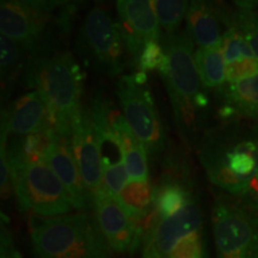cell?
<instances>
[{"label":"cell","instance_id":"20","mask_svg":"<svg viewBox=\"0 0 258 258\" xmlns=\"http://www.w3.org/2000/svg\"><path fill=\"white\" fill-rule=\"evenodd\" d=\"M201 83L205 88L215 89L226 80V60L221 46L201 47L195 54Z\"/></svg>","mask_w":258,"mask_h":258},{"label":"cell","instance_id":"27","mask_svg":"<svg viewBox=\"0 0 258 258\" xmlns=\"http://www.w3.org/2000/svg\"><path fill=\"white\" fill-rule=\"evenodd\" d=\"M0 59H2V74L3 77H8L10 74H15L17 66L21 60L22 46L16 43L5 36H0Z\"/></svg>","mask_w":258,"mask_h":258},{"label":"cell","instance_id":"5","mask_svg":"<svg viewBox=\"0 0 258 258\" xmlns=\"http://www.w3.org/2000/svg\"><path fill=\"white\" fill-rule=\"evenodd\" d=\"M14 192L21 209L40 217H57L71 212L72 201L47 161L28 164L12 173Z\"/></svg>","mask_w":258,"mask_h":258},{"label":"cell","instance_id":"26","mask_svg":"<svg viewBox=\"0 0 258 258\" xmlns=\"http://www.w3.org/2000/svg\"><path fill=\"white\" fill-rule=\"evenodd\" d=\"M166 62V54L164 48L160 46L159 42L148 41L145 44L143 53L139 59L138 67L140 71L147 72V71H159Z\"/></svg>","mask_w":258,"mask_h":258},{"label":"cell","instance_id":"18","mask_svg":"<svg viewBox=\"0 0 258 258\" xmlns=\"http://www.w3.org/2000/svg\"><path fill=\"white\" fill-rule=\"evenodd\" d=\"M192 186V182L161 175L154 196V209L159 219L170 218L182 211L195 198Z\"/></svg>","mask_w":258,"mask_h":258},{"label":"cell","instance_id":"23","mask_svg":"<svg viewBox=\"0 0 258 258\" xmlns=\"http://www.w3.org/2000/svg\"><path fill=\"white\" fill-rule=\"evenodd\" d=\"M222 53L227 63L241 60L244 57H254V54L251 47L247 43L246 38L232 21V24L227 28L225 34L222 35L221 41Z\"/></svg>","mask_w":258,"mask_h":258},{"label":"cell","instance_id":"3","mask_svg":"<svg viewBox=\"0 0 258 258\" xmlns=\"http://www.w3.org/2000/svg\"><path fill=\"white\" fill-rule=\"evenodd\" d=\"M166 62L159 71L165 82L179 129L188 134L196 125L199 111L205 110L208 98L201 90L194 41L185 32L167 34L163 44Z\"/></svg>","mask_w":258,"mask_h":258},{"label":"cell","instance_id":"6","mask_svg":"<svg viewBox=\"0 0 258 258\" xmlns=\"http://www.w3.org/2000/svg\"><path fill=\"white\" fill-rule=\"evenodd\" d=\"M212 222L218 258H258V218L243 203L218 200Z\"/></svg>","mask_w":258,"mask_h":258},{"label":"cell","instance_id":"30","mask_svg":"<svg viewBox=\"0 0 258 258\" xmlns=\"http://www.w3.org/2000/svg\"><path fill=\"white\" fill-rule=\"evenodd\" d=\"M243 205L258 218V175L251 180L246 192L241 196Z\"/></svg>","mask_w":258,"mask_h":258},{"label":"cell","instance_id":"7","mask_svg":"<svg viewBox=\"0 0 258 258\" xmlns=\"http://www.w3.org/2000/svg\"><path fill=\"white\" fill-rule=\"evenodd\" d=\"M117 96L128 121L147 154L157 157L165 150V132L152 93L146 84H139L133 74L123 76L117 84Z\"/></svg>","mask_w":258,"mask_h":258},{"label":"cell","instance_id":"10","mask_svg":"<svg viewBox=\"0 0 258 258\" xmlns=\"http://www.w3.org/2000/svg\"><path fill=\"white\" fill-rule=\"evenodd\" d=\"M49 15L22 0H2L0 32L23 48L34 47L46 30Z\"/></svg>","mask_w":258,"mask_h":258},{"label":"cell","instance_id":"19","mask_svg":"<svg viewBox=\"0 0 258 258\" xmlns=\"http://www.w3.org/2000/svg\"><path fill=\"white\" fill-rule=\"evenodd\" d=\"M154 196L156 188L147 179L129 180L116 198L129 217L139 221L153 209Z\"/></svg>","mask_w":258,"mask_h":258},{"label":"cell","instance_id":"24","mask_svg":"<svg viewBox=\"0 0 258 258\" xmlns=\"http://www.w3.org/2000/svg\"><path fill=\"white\" fill-rule=\"evenodd\" d=\"M233 23L240 29L258 59V15L253 11H239L233 16Z\"/></svg>","mask_w":258,"mask_h":258},{"label":"cell","instance_id":"2","mask_svg":"<svg viewBox=\"0 0 258 258\" xmlns=\"http://www.w3.org/2000/svg\"><path fill=\"white\" fill-rule=\"evenodd\" d=\"M30 233L38 258H109V245L88 212L32 217Z\"/></svg>","mask_w":258,"mask_h":258},{"label":"cell","instance_id":"12","mask_svg":"<svg viewBox=\"0 0 258 258\" xmlns=\"http://www.w3.org/2000/svg\"><path fill=\"white\" fill-rule=\"evenodd\" d=\"M71 144L84 182L92 195H95L103 188V160L101 140L89 110H84L82 121L71 138Z\"/></svg>","mask_w":258,"mask_h":258},{"label":"cell","instance_id":"25","mask_svg":"<svg viewBox=\"0 0 258 258\" xmlns=\"http://www.w3.org/2000/svg\"><path fill=\"white\" fill-rule=\"evenodd\" d=\"M205 256L202 240V231L195 232L180 239L167 258H202Z\"/></svg>","mask_w":258,"mask_h":258},{"label":"cell","instance_id":"4","mask_svg":"<svg viewBox=\"0 0 258 258\" xmlns=\"http://www.w3.org/2000/svg\"><path fill=\"white\" fill-rule=\"evenodd\" d=\"M199 156L209 180L232 195L241 198L258 175V139L233 141L207 135Z\"/></svg>","mask_w":258,"mask_h":258},{"label":"cell","instance_id":"34","mask_svg":"<svg viewBox=\"0 0 258 258\" xmlns=\"http://www.w3.org/2000/svg\"><path fill=\"white\" fill-rule=\"evenodd\" d=\"M80 2H82V0H57V6H63V8L73 6V8H76L77 4Z\"/></svg>","mask_w":258,"mask_h":258},{"label":"cell","instance_id":"29","mask_svg":"<svg viewBox=\"0 0 258 258\" xmlns=\"http://www.w3.org/2000/svg\"><path fill=\"white\" fill-rule=\"evenodd\" d=\"M0 258H22L21 253L16 247L12 239V235L9 230L3 226L2 228V249H0Z\"/></svg>","mask_w":258,"mask_h":258},{"label":"cell","instance_id":"14","mask_svg":"<svg viewBox=\"0 0 258 258\" xmlns=\"http://www.w3.org/2000/svg\"><path fill=\"white\" fill-rule=\"evenodd\" d=\"M50 128L48 109L37 90L25 93L3 112L2 141L11 137H25Z\"/></svg>","mask_w":258,"mask_h":258},{"label":"cell","instance_id":"17","mask_svg":"<svg viewBox=\"0 0 258 258\" xmlns=\"http://www.w3.org/2000/svg\"><path fill=\"white\" fill-rule=\"evenodd\" d=\"M120 22L128 25L145 41L159 42L160 23L153 0H117Z\"/></svg>","mask_w":258,"mask_h":258},{"label":"cell","instance_id":"9","mask_svg":"<svg viewBox=\"0 0 258 258\" xmlns=\"http://www.w3.org/2000/svg\"><path fill=\"white\" fill-rule=\"evenodd\" d=\"M93 211L106 243L116 252L137 249L144 231L125 213L117 198L104 188L93 195Z\"/></svg>","mask_w":258,"mask_h":258},{"label":"cell","instance_id":"8","mask_svg":"<svg viewBox=\"0 0 258 258\" xmlns=\"http://www.w3.org/2000/svg\"><path fill=\"white\" fill-rule=\"evenodd\" d=\"M83 38L93 59L110 74H118L124 67V41L120 23L104 10L89 12L82 29Z\"/></svg>","mask_w":258,"mask_h":258},{"label":"cell","instance_id":"28","mask_svg":"<svg viewBox=\"0 0 258 258\" xmlns=\"http://www.w3.org/2000/svg\"><path fill=\"white\" fill-rule=\"evenodd\" d=\"M256 74H258V59L256 56L244 57L241 60L227 63L226 66V80L230 84H235Z\"/></svg>","mask_w":258,"mask_h":258},{"label":"cell","instance_id":"31","mask_svg":"<svg viewBox=\"0 0 258 258\" xmlns=\"http://www.w3.org/2000/svg\"><path fill=\"white\" fill-rule=\"evenodd\" d=\"M22 2L27 3L28 5L32 8L42 10V11H50L57 6V0H22Z\"/></svg>","mask_w":258,"mask_h":258},{"label":"cell","instance_id":"13","mask_svg":"<svg viewBox=\"0 0 258 258\" xmlns=\"http://www.w3.org/2000/svg\"><path fill=\"white\" fill-rule=\"evenodd\" d=\"M199 231H202V212L199 200L194 198L177 214L158 219L153 227L147 232L146 245L161 258H167L180 239Z\"/></svg>","mask_w":258,"mask_h":258},{"label":"cell","instance_id":"33","mask_svg":"<svg viewBox=\"0 0 258 258\" xmlns=\"http://www.w3.org/2000/svg\"><path fill=\"white\" fill-rule=\"evenodd\" d=\"M143 258H161L159 254H158L156 251L153 249H151L150 246H145V250H144V254H143Z\"/></svg>","mask_w":258,"mask_h":258},{"label":"cell","instance_id":"16","mask_svg":"<svg viewBox=\"0 0 258 258\" xmlns=\"http://www.w3.org/2000/svg\"><path fill=\"white\" fill-rule=\"evenodd\" d=\"M57 137L56 132L51 128L32 133L25 137L15 138L11 143H2L11 175L28 164L46 161L48 151Z\"/></svg>","mask_w":258,"mask_h":258},{"label":"cell","instance_id":"1","mask_svg":"<svg viewBox=\"0 0 258 258\" xmlns=\"http://www.w3.org/2000/svg\"><path fill=\"white\" fill-rule=\"evenodd\" d=\"M27 78L46 102L50 128L72 138L84 112L80 106L84 74L74 56L60 53L37 57L29 67Z\"/></svg>","mask_w":258,"mask_h":258},{"label":"cell","instance_id":"32","mask_svg":"<svg viewBox=\"0 0 258 258\" xmlns=\"http://www.w3.org/2000/svg\"><path fill=\"white\" fill-rule=\"evenodd\" d=\"M233 2L241 11H253V9L258 5V0H233Z\"/></svg>","mask_w":258,"mask_h":258},{"label":"cell","instance_id":"15","mask_svg":"<svg viewBox=\"0 0 258 258\" xmlns=\"http://www.w3.org/2000/svg\"><path fill=\"white\" fill-rule=\"evenodd\" d=\"M231 18L215 0H190L186 12L188 34L199 48L221 46L220 21L228 24Z\"/></svg>","mask_w":258,"mask_h":258},{"label":"cell","instance_id":"35","mask_svg":"<svg viewBox=\"0 0 258 258\" xmlns=\"http://www.w3.org/2000/svg\"><path fill=\"white\" fill-rule=\"evenodd\" d=\"M202 258H205V256H203V257H202Z\"/></svg>","mask_w":258,"mask_h":258},{"label":"cell","instance_id":"22","mask_svg":"<svg viewBox=\"0 0 258 258\" xmlns=\"http://www.w3.org/2000/svg\"><path fill=\"white\" fill-rule=\"evenodd\" d=\"M161 28L173 34L179 28L188 12V0H153Z\"/></svg>","mask_w":258,"mask_h":258},{"label":"cell","instance_id":"11","mask_svg":"<svg viewBox=\"0 0 258 258\" xmlns=\"http://www.w3.org/2000/svg\"><path fill=\"white\" fill-rule=\"evenodd\" d=\"M46 161L69 192L73 208L88 212L93 209V195L84 182L72 152L71 138L57 137L48 151Z\"/></svg>","mask_w":258,"mask_h":258},{"label":"cell","instance_id":"21","mask_svg":"<svg viewBox=\"0 0 258 258\" xmlns=\"http://www.w3.org/2000/svg\"><path fill=\"white\" fill-rule=\"evenodd\" d=\"M225 97L235 114L258 120V74L231 84Z\"/></svg>","mask_w":258,"mask_h":258}]
</instances>
